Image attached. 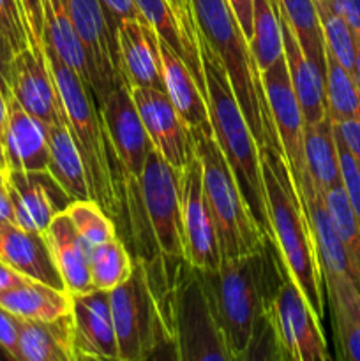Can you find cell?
Wrapping results in <instances>:
<instances>
[{"label":"cell","mask_w":360,"mask_h":361,"mask_svg":"<svg viewBox=\"0 0 360 361\" xmlns=\"http://www.w3.org/2000/svg\"><path fill=\"white\" fill-rule=\"evenodd\" d=\"M335 0H314V4H316V6H332Z\"/></svg>","instance_id":"obj_54"},{"label":"cell","mask_w":360,"mask_h":361,"mask_svg":"<svg viewBox=\"0 0 360 361\" xmlns=\"http://www.w3.org/2000/svg\"><path fill=\"white\" fill-rule=\"evenodd\" d=\"M332 7L344 18L355 35V41H360V0H335Z\"/></svg>","instance_id":"obj_46"},{"label":"cell","mask_w":360,"mask_h":361,"mask_svg":"<svg viewBox=\"0 0 360 361\" xmlns=\"http://www.w3.org/2000/svg\"><path fill=\"white\" fill-rule=\"evenodd\" d=\"M270 319L281 361H328L320 317L299 286L286 275L270 305Z\"/></svg>","instance_id":"obj_10"},{"label":"cell","mask_w":360,"mask_h":361,"mask_svg":"<svg viewBox=\"0 0 360 361\" xmlns=\"http://www.w3.org/2000/svg\"><path fill=\"white\" fill-rule=\"evenodd\" d=\"M74 30L83 44L90 71V87L99 106L122 78L116 39L112 34L99 0H66Z\"/></svg>","instance_id":"obj_13"},{"label":"cell","mask_w":360,"mask_h":361,"mask_svg":"<svg viewBox=\"0 0 360 361\" xmlns=\"http://www.w3.org/2000/svg\"><path fill=\"white\" fill-rule=\"evenodd\" d=\"M0 222H14L13 203H11L7 187L0 189Z\"/></svg>","instance_id":"obj_50"},{"label":"cell","mask_w":360,"mask_h":361,"mask_svg":"<svg viewBox=\"0 0 360 361\" xmlns=\"http://www.w3.org/2000/svg\"><path fill=\"white\" fill-rule=\"evenodd\" d=\"M73 337L76 361H119L115 324H113L109 293L90 291L73 296Z\"/></svg>","instance_id":"obj_17"},{"label":"cell","mask_w":360,"mask_h":361,"mask_svg":"<svg viewBox=\"0 0 360 361\" xmlns=\"http://www.w3.org/2000/svg\"><path fill=\"white\" fill-rule=\"evenodd\" d=\"M304 154H306L307 173L321 192L342 183L334 122L330 116L318 123H306Z\"/></svg>","instance_id":"obj_32"},{"label":"cell","mask_w":360,"mask_h":361,"mask_svg":"<svg viewBox=\"0 0 360 361\" xmlns=\"http://www.w3.org/2000/svg\"><path fill=\"white\" fill-rule=\"evenodd\" d=\"M304 55L325 73V39L314 0H277Z\"/></svg>","instance_id":"obj_34"},{"label":"cell","mask_w":360,"mask_h":361,"mask_svg":"<svg viewBox=\"0 0 360 361\" xmlns=\"http://www.w3.org/2000/svg\"><path fill=\"white\" fill-rule=\"evenodd\" d=\"M44 44L90 87L87 53L74 30L66 0H44Z\"/></svg>","instance_id":"obj_31"},{"label":"cell","mask_w":360,"mask_h":361,"mask_svg":"<svg viewBox=\"0 0 360 361\" xmlns=\"http://www.w3.org/2000/svg\"><path fill=\"white\" fill-rule=\"evenodd\" d=\"M159 49H161V71L162 81H164V92L168 94L172 104L175 106V109L182 116L191 133L214 134L210 115H208L207 97L201 92L194 74L191 73L187 63L169 46H166L161 39H159Z\"/></svg>","instance_id":"obj_23"},{"label":"cell","mask_w":360,"mask_h":361,"mask_svg":"<svg viewBox=\"0 0 360 361\" xmlns=\"http://www.w3.org/2000/svg\"><path fill=\"white\" fill-rule=\"evenodd\" d=\"M201 63L207 85V106L212 130L219 148L228 161L240 192L261 231L270 238L267 194L261 171L260 147L236 102L226 71L214 49L200 34ZM272 240V238H270Z\"/></svg>","instance_id":"obj_4"},{"label":"cell","mask_w":360,"mask_h":361,"mask_svg":"<svg viewBox=\"0 0 360 361\" xmlns=\"http://www.w3.org/2000/svg\"><path fill=\"white\" fill-rule=\"evenodd\" d=\"M0 261L32 281L66 291L44 233L27 231L14 222H0Z\"/></svg>","instance_id":"obj_21"},{"label":"cell","mask_w":360,"mask_h":361,"mask_svg":"<svg viewBox=\"0 0 360 361\" xmlns=\"http://www.w3.org/2000/svg\"><path fill=\"white\" fill-rule=\"evenodd\" d=\"M48 173L69 201L90 200L87 171L67 122L48 126Z\"/></svg>","instance_id":"obj_29"},{"label":"cell","mask_w":360,"mask_h":361,"mask_svg":"<svg viewBox=\"0 0 360 361\" xmlns=\"http://www.w3.org/2000/svg\"><path fill=\"white\" fill-rule=\"evenodd\" d=\"M20 321V317L0 305V349L6 351V355L13 360H18Z\"/></svg>","instance_id":"obj_43"},{"label":"cell","mask_w":360,"mask_h":361,"mask_svg":"<svg viewBox=\"0 0 360 361\" xmlns=\"http://www.w3.org/2000/svg\"><path fill=\"white\" fill-rule=\"evenodd\" d=\"M9 94L28 115L46 126L67 122L62 97L44 53L27 48L13 56L9 67Z\"/></svg>","instance_id":"obj_16"},{"label":"cell","mask_w":360,"mask_h":361,"mask_svg":"<svg viewBox=\"0 0 360 361\" xmlns=\"http://www.w3.org/2000/svg\"><path fill=\"white\" fill-rule=\"evenodd\" d=\"M18 361H76L71 314L56 321L21 319Z\"/></svg>","instance_id":"obj_28"},{"label":"cell","mask_w":360,"mask_h":361,"mask_svg":"<svg viewBox=\"0 0 360 361\" xmlns=\"http://www.w3.org/2000/svg\"><path fill=\"white\" fill-rule=\"evenodd\" d=\"M323 197L332 224H334L346 250V256H348L352 279L356 288L360 289V224L356 221V215L349 204L342 183L325 190Z\"/></svg>","instance_id":"obj_36"},{"label":"cell","mask_w":360,"mask_h":361,"mask_svg":"<svg viewBox=\"0 0 360 361\" xmlns=\"http://www.w3.org/2000/svg\"><path fill=\"white\" fill-rule=\"evenodd\" d=\"M0 35L14 55L30 48L27 23L18 0H0Z\"/></svg>","instance_id":"obj_40"},{"label":"cell","mask_w":360,"mask_h":361,"mask_svg":"<svg viewBox=\"0 0 360 361\" xmlns=\"http://www.w3.org/2000/svg\"><path fill=\"white\" fill-rule=\"evenodd\" d=\"M270 238L282 264L320 321L325 316V284L306 208L279 141L260 147Z\"/></svg>","instance_id":"obj_2"},{"label":"cell","mask_w":360,"mask_h":361,"mask_svg":"<svg viewBox=\"0 0 360 361\" xmlns=\"http://www.w3.org/2000/svg\"><path fill=\"white\" fill-rule=\"evenodd\" d=\"M55 267L71 296L94 291L90 279L92 247L78 235L66 212H59L44 231Z\"/></svg>","instance_id":"obj_22"},{"label":"cell","mask_w":360,"mask_h":361,"mask_svg":"<svg viewBox=\"0 0 360 361\" xmlns=\"http://www.w3.org/2000/svg\"><path fill=\"white\" fill-rule=\"evenodd\" d=\"M27 23L30 48L44 53V0H18Z\"/></svg>","instance_id":"obj_41"},{"label":"cell","mask_w":360,"mask_h":361,"mask_svg":"<svg viewBox=\"0 0 360 361\" xmlns=\"http://www.w3.org/2000/svg\"><path fill=\"white\" fill-rule=\"evenodd\" d=\"M316 9L318 16H320L321 30H323L325 46L334 53L341 66L355 76L356 41L352 28L332 6H316Z\"/></svg>","instance_id":"obj_39"},{"label":"cell","mask_w":360,"mask_h":361,"mask_svg":"<svg viewBox=\"0 0 360 361\" xmlns=\"http://www.w3.org/2000/svg\"><path fill=\"white\" fill-rule=\"evenodd\" d=\"M14 53L11 51L9 44L6 42V39L0 35V92L6 95V99L9 97V67L11 60H13Z\"/></svg>","instance_id":"obj_47"},{"label":"cell","mask_w":360,"mask_h":361,"mask_svg":"<svg viewBox=\"0 0 360 361\" xmlns=\"http://www.w3.org/2000/svg\"><path fill=\"white\" fill-rule=\"evenodd\" d=\"M239 23L240 30L246 35L247 41L253 37V13H254V0H226Z\"/></svg>","instance_id":"obj_45"},{"label":"cell","mask_w":360,"mask_h":361,"mask_svg":"<svg viewBox=\"0 0 360 361\" xmlns=\"http://www.w3.org/2000/svg\"><path fill=\"white\" fill-rule=\"evenodd\" d=\"M44 56L62 97L67 127L87 171L90 200L109 217L119 219L124 212V176L97 97L48 44H44Z\"/></svg>","instance_id":"obj_3"},{"label":"cell","mask_w":360,"mask_h":361,"mask_svg":"<svg viewBox=\"0 0 360 361\" xmlns=\"http://www.w3.org/2000/svg\"><path fill=\"white\" fill-rule=\"evenodd\" d=\"M0 305L28 321H56L69 316L73 296L64 289L27 279L23 284L0 293Z\"/></svg>","instance_id":"obj_30"},{"label":"cell","mask_w":360,"mask_h":361,"mask_svg":"<svg viewBox=\"0 0 360 361\" xmlns=\"http://www.w3.org/2000/svg\"><path fill=\"white\" fill-rule=\"evenodd\" d=\"M201 37L214 49L226 71L236 102L258 147L279 141L261 87L260 71L249 41L240 30L226 0H191Z\"/></svg>","instance_id":"obj_5"},{"label":"cell","mask_w":360,"mask_h":361,"mask_svg":"<svg viewBox=\"0 0 360 361\" xmlns=\"http://www.w3.org/2000/svg\"><path fill=\"white\" fill-rule=\"evenodd\" d=\"M355 81L360 92V41H356V55H355Z\"/></svg>","instance_id":"obj_52"},{"label":"cell","mask_w":360,"mask_h":361,"mask_svg":"<svg viewBox=\"0 0 360 361\" xmlns=\"http://www.w3.org/2000/svg\"><path fill=\"white\" fill-rule=\"evenodd\" d=\"M198 270V268H196ZM232 361H244L254 328L288 275L274 242L256 252L198 270Z\"/></svg>","instance_id":"obj_1"},{"label":"cell","mask_w":360,"mask_h":361,"mask_svg":"<svg viewBox=\"0 0 360 361\" xmlns=\"http://www.w3.org/2000/svg\"><path fill=\"white\" fill-rule=\"evenodd\" d=\"M150 274L154 275V271L150 270ZM152 284L161 300L176 360L232 361L196 268L180 257L169 284L157 282L159 288L154 281Z\"/></svg>","instance_id":"obj_6"},{"label":"cell","mask_w":360,"mask_h":361,"mask_svg":"<svg viewBox=\"0 0 360 361\" xmlns=\"http://www.w3.org/2000/svg\"><path fill=\"white\" fill-rule=\"evenodd\" d=\"M325 94L332 122L360 118V92L355 76L325 46Z\"/></svg>","instance_id":"obj_35"},{"label":"cell","mask_w":360,"mask_h":361,"mask_svg":"<svg viewBox=\"0 0 360 361\" xmlns=\"http://www.w3.org/2000/svg\"><path fill=\"white\" fill-rule=\"evenodd\" d=\"M249 46L260 73L274 66L284 55L277 0H254L253 37Z\"/></svg>","instance_id":"obj_33"},{"label":"cell","mask_w":360,"mask_h":361,"mask_svg":"<svg viewBox=\"0 0 360 361\" xmlns=\"http://www.w3.org/2000/svg\"><path fill=\"white\" fill-rule=\"evenodd\" d=\"M180 219L182 259L198 270H215L221 264V254L205 197L203 169L196 154L180 169Z\"/></svg>","instance_id":"obj_11"},{"label":"cell","mask_w":360,"mask_h":361,"mask_svg":"<svg viewBox=\"0 0 360 361\" xmlns=\"http://www.w3.org/2000/svg\"><path fill=\"white\" fill-rule=\"evenodd\" d=\"M7 123V99L6 95L0 92V140L4 136V130H6Z\"/></svg>","instance_id":"obj_51"},{"label":"cell","mask_w":360,"mask_h":361,"mask_svg":"<svg viewBox=\"0 0 360 361\" xmlns=\"http://www.w3.org/2000/svg\"><path fill=\"white\" fill-rule=\"evenodd\" d=\"M120 78L127 87L164 90L159 37L145 18L124 20L116 28Z\"/></svg>","instance_id":"obj_18"},{"label":"cell","mask_w":360,"mask_h":361,"mask_svg":"<svg viewBox=\"0 0 360 361\" xmlns=\"http://www.w3.org/2000/svg\"><path fill=\"white\" fill-rule=\"evenodd\" d=\"M141 16L152 25L157 37L173 49L196 78L201 92L207 97L203 63H201L200 28L184 23L169 0H134Z\"/></svg>","instance_id":"obj_24"},{"label":"cell","mask_w":360,"mask_h":361,"mask_svg":"<svg viewBox=\"0 0 360 361\" xmlns=\"http://www.w3.org/2000/svg\"><path fill=\"white\" fill-rule=\"evenodd\" d=\"M28 277L18 274L14 268H11L9 264H6L4 261H0V293L9 291V289L16 288V286L23 284Z\"/></svg>","instance_id":"obj_48"},{"label":"cell","mask_w":360,"mask_h":361,"mask_svg":"<svg viewBox=\"0 0 360 361\" xmlns=\"http://www.w3.org/2000/svg\"><path fill=\"white\" fill-rule=\"evenodd\" d=\"M339 358L360 361V289L348 274L323 275Z\"/></svg>","instance_id":"obj_26"},{"label":"cell","mask_w":360,"mask_h":361,"mask_svg":"<svg viewBox=\"0 0 360 361\" xmlns=\"http://www.w3.org/2000/svg\"><path fill=\"white\" fill-rule=\"evenodd\" d=\"M279 14H281L284 62L286 67H288L293 92H295L300 109H302L304 122L318 123L328 116L327 94H325V73L304 55L292 27L288 25L286 18L282 16L281 9H279Z\"/></svg>","instance_id":"obj_25"},{"label":"cell","mask_w":360,"mask_h":361,"mask_svg":"<svg viewBox=\"0 0 360 361\" xmlns=\"http://www.w3.org/2000/svg\"><path fill=\"white\" fill-rule=\"evenodd\" d=\"M334 129L360 164V118H348L341 120V122H334Z\"/></svg>","instance_id":"obj_44"},{"label":"cell","mask_w":360,"mask_h":361,"mask_svg":"<svg viewBox=\"0 0 360 361\" xmlns=\"http://www.w3.org/2000/svg\"><path fill=\"white\" fill-rule=\"evenodd\" d=\"M145 130L154 150L175 169H182L194 157V137L164 90L129 87Z\"/></svg>","instance_id":"obj_15"},{"label":"cell","mask_w":360,"mask_h":361,"mask_svg":"<svg viewBox=\"0 0 360 361\" xmlns=\"http://www.w3.org/2000/svg\"><path fill=\"white\" fill-rule=\"evenodd\" d=\"M134 261L116 236L92 247L90 279L95 291H113L116 286L127 281L133 271Z\"/></svg>","instance_id":"obj_37"},{"label":"cell","mask_w":360,"mask_h":361,"mask_svg":"<svg viewBox=\"0 0 360 361\" xmlns=\"http://www.w3.org/2000/svg\"><path fill=\"white\" fill-rule=\"evenodd\" d=\"M7 192L14 212V224L21 229L44 233L52 219L64 212L55 200L62 189L48 171H7Z\"/></svg>","instance_id":"obj_19"},{"label":"cell","mask_w":360,"mask_h":361,"mask_svg":"<svg viewBox=\"0 0 360 361\" xmlns=\"http://www.w3.org/2000/svg\"><path fill=\"white\" fill-rule=\"evenodd\" d=\"M99 4H101L102 13H104L109 30L115 35V39L116 28H119V25L124 20H129V18H143L140 9L136 7V4H134V0H99Z\"/></svg>","instance_id":"obj_42"},{"label":"cell","mask_w":360,"mask_h":361,"mask_svg":"<svg viewBox=\"0 0 360 361\" xmlns=\"http://www.w3.org/2000/svg\"><path fill=\"white\" fill-rule=\"evenodd\" d=\"M101 113L122 169L124 201H126L127 192L140 189V176L143 173L145 159L154 147L141 122L129 87L124 83V80H120L108 97L101 102Z\"/></svg>","instance_id":"obj_12"},{"label":"cell","mask_w":360,"mask_h":361,"mask_svg":"<svg viewBox=\"0 0 360 361\" xmlns=\"http://www.w3.org/2000/svg\"><path fill=\"white\" fill-rule=\"evenodd\" d=\"M296 190H299V196L302 200L304 208H306L307 219H309L311 233H313L318 259H320L321 275H352L348 256H346V250L342 247L341 238H339L337 231H335L334 224H332L327 204H325L323 192L314 185L309 173L296 185Z\"/></svg>","instance_id":"obj_27"},{"label":"cell","mask_w":360,"mask_h":361,"mask_svg":"<svg viewBox=\"0 0 360 361\" xmlns=\"http://www.w3.org/2000/svg\"><path fill=\"white\" fill-rule=\"evenodd\" d=\"M140 197L155 252L182 257L180 171L152 148L140 176Z\"/></svg>","instance_id":"obj_9"},{"label":"cell","mask_w":360,"mask_h":361,"mask_svg":"<svg viewBox=\"0 0 360 361\" xmlns=\"http://www.w3.org/2000/svg\"><path fill=\"white\" fill-rule=\"evenodd\" d=\"M194 152L203 169V190L214 221L221 261L261 250L272 242L254 221L214 134L198 133Z\"/></svg>","instance_id":"obj_7"},{"label":"cell","mask_w":360,"mask_h":361,"mask_svg":"<svg viewBox=\"0 0 360 361\" xmlns=\"http://www.w3.org/2000/svg\"><path fill=\"white\" fill-rule=\"evenodd\" d=\"M9 171H48V126L7 97V123L2 136Z\"/></svg>","instance_id":"obj_20"},{"label":"cell","mask_w":360,"mask_h":361,"mask_svg":"<svg viewBox=\"0 0 360 361\" xmlns=\"http://www.w3.org/2000/svg\"><path fill=\"white\" fill-rule=\"evenodd\" d=\"M260 78L265 97H267L268 113H270L272 123L277 133L282 154H284L289 171L295 180V185H299L304 176L307 175L306 154H304L306 122H304L302 109L296 101L295 92H293L284 55L274 66L260 73Z\"/></svg>","instance_id":"obj_14"},{"label":"cell","mask_w":360,"mask_h":361,"mask_svg":"<svg viewBox=\"0 0 360 361\" xmlns=\"http://www.w3.org/2000/svg\"><path fill=\"white\" fill-rule=\"evenodd\" d=\"M169 4L175 7V11L180 14V18L184 20V23L191 25V27H198L196 18H194L193 2H191V0H169Z\"/></svg>","instance_id":"obj_49"},{"label":"cell","mask_w":360,"mask_h":361,"mask_svg":"<svg viewBox=\"0 0 360 361\" xmlns=\"http://www.w3.org/2000/svg\"><path fill=\"white\" fill-rule=\"evenodd\" d=\"M119 361L150 360L161 344L173 345L161 300L143 257L134 261L129 279L109 291Z\"/></svg>","instance_id":"obj_8"},{"label":"cell","mask_w":360,"mask_h":361,"mask_svg":"<svg viewBox=\"0 0 360 361\" xmlns=\"http://www.w3.org/2000/svg\"><path fill=\"white\" fill-rule=\"evenodd\" d=\"M64 212L76 228L78 235L90 247L116 236L113 219L94 200L71 201Z\"/></svg>","instance_id":"obj_38"},{"label":"cell","mask_w":360,"mask_h":361,"mask_svg":"<svg viewBox=\"0 0 360 361\" xmlns=\"http://www.w3.org/2000/svg\"><path fill=\"white\" fill-rule=\"evenodd\" d=\"M0 169L2 171H9V168H7V159H6V152H4V145H2V140H0Z\"/></svg>","instance_id":"obj_53"}]
</instances>
